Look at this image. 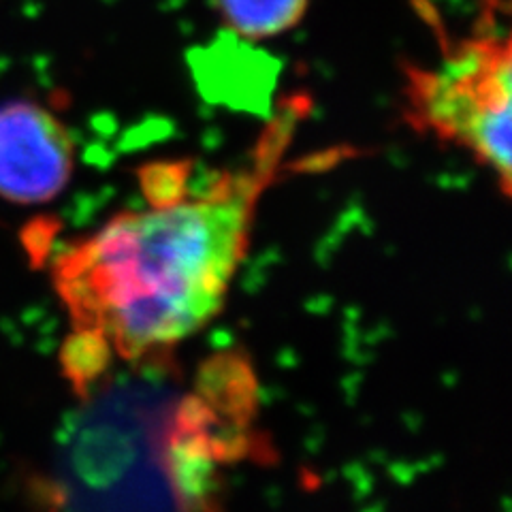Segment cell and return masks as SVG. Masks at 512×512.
Returning a JSON list of instances; mask_svg holds the SVG:
<instances>
[{
	"mask_svg": "<svg viewBox=\"0 0 512 512\" xmlns=\"http://www.w3.org/2000/svg\"><path fill=\"white\" fill-rule=\"evenodd\" d=\"M308 101H286L237 169L201 190L186 167H154L146 210L122 212L54 261V284L73 329L94 333L111 357H169L222 310L250 246L256 210L286 169Z\"/></svg>",
	"mask_w": 512,
	"mask_h": 512,
	"instance_id": "6da1fadb",
	"label": "cell"
},
{
	"mask_svg": "<svg viewBox=\"0 0 512 512\" xmlns=\"http://www.w3.org/2000/svg\"><path fill=\"white\" fill-rule=\"evenodd\" d=\"M154 391V412L141 408L135 389L120 412L101 395L67 427L54 478L73 506H103L118 495H146V476H156V495H171L178 506H207L216 495L220 470L242 457L254 406L252 374L239 359L207 365L199 387L178 395Z\"/></svg>",
	"mask_w": 512,
	"mask_h": 512,
	"instance_id": "7a4b0ae2",
	"label": "cell"
},
{
	"mask_svg": "<svg viewBox=\"0 0 512 512\" xmlns=\"http://www.w3.org/2000/svg\"><path fill=\"white\" fill-rule=\"evenodd\" d=\"M512 64L508 37L463 41L431 69H406V118L472 154L510 195Z\"/></svg>",
	"mask_w": 512,
	"mask_h": 512,
	"instance_id": "3957f363",
	"label": "cell"
},
{
	"mask_svg": "<svg viewBox=\"0 0 512 512\" xmlns=\"http://www.w3.org/2000/svg\"><path fill=\"white\" fill-rule=\"evenodd\" d=\"M73 173V139L45 107L15 99L0 105V197L35 205L58 197Z\"/></svg>",
	"mask_w": 512,
	"mask_h": 512,
	"instance_id": "277c9868",
	"label": "cell"
},
{
	"mask_svg": "<svg viewBox=\"0 0 512 512\" xmlns=\"http://www.w3.org/2000/svg\"><path fill=\"white\" fill-rule=\"evenodd\" d=\"M216 5L235 35L265 39L295 28L310 0H216Z\"/></svg>",
	"mask_w": 512,
	"mask_h": 512,
	"instance_id": "5b68a950",
	"label": "cell"
},
{
	"mask_svg": "<svg viewBox=\"0 0 512 512\" xmlns=\"http://www.w3.org/2000/svg\"><path fill=\"white\" fill-rule=\"evenodd\" d=\"M56 231L58 222L52 216H37L20 231V242L28 254L32 269H41L45 265Z\"/></svg>",
	"mask_w": 512,
	"mask_h": 512,
	"instance_id": "8992f818",
	"label": "cell"
}]
</instances>
